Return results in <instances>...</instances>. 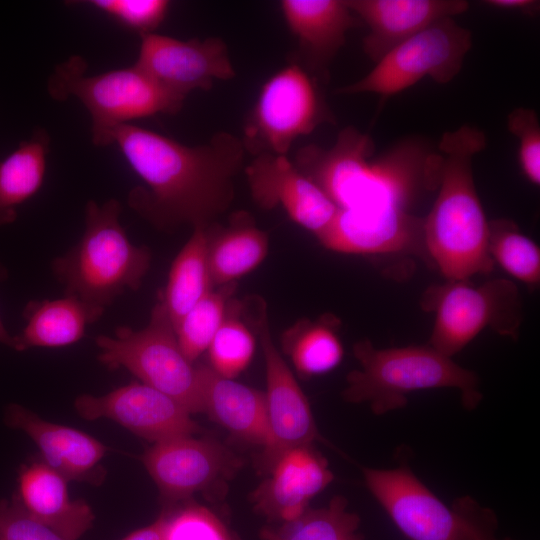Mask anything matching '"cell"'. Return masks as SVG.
Listing matches in <instances>:
<instances>
[{
	"instance_id": "6da1fadb",
	"label": "cell",
	"mask_w": 540,
	"mask_h": 540,
	"mask_svg": "<svg viewBox=\"0 0 540 540\" xmlns=\"http://www.w3.org/2000/svg\"><path fill=\"white\" fill-rule=\"evenodd\" d=\"M112 144L144 183L129 192V207L163 230L207 227L224 213L246 152L242 140L228 132L188 146L130 123L113 132Z\"/></svg>"
},
{
	"instance_id": "7a4b0ae2",
	"label": "cell",
	"mask_w": 540,
	"mask_h": 540,
	"mask_svg": "<svg viewBox=\"0 0 540 540\" xmlns=\"http://www.w3.org/2000/svg\"><path fill=\"white\" fill-rule=\"evenodd\" d=\"M293 163L338 209L407 210L438 188L442 156L422 137L410 136L375 155L373 139L353 126L342 129L334 144H309Z\"/></svg>"
},
{
	"instance_id": "3957f363",
	"label": "cell",
	"mask_w": 540,
	"mask_h": 540,
	"mask_svg": "<svg viewBox=\"0 0 540 540\" xmlns=\"http://www.w3.org/2000/svg\"><path fill=\"white\" fill-rule=\"evenodd\" d=\"M486 147V136L464 124L445 132L438 150L442 156L437 197L423 218L428 260L447 280H469L493 270L489 253V221L477 194L473 159Z\"/></svg>"
},
{
	"instance_id": "277c9868",
	"label": "cell",
	"mask_w": 540,
	"mask_h": 540,
	"mask_svg": "<svg viewBox=\"0 0 540 540\" xmlns=\"http://www.w3.org/2000/svg\"><path fill=\"white\" fill-rule=\"evenodd\" d=\"M122 206L111 198L85 205V226L78 242L52 261L64 295L106 309L127 290L140 288L151 264L146 246L133 244L120 223Z\"/></svg>"
},
{
	"instance_id": "5b68a950",
	"label": "cell",
	"mask_w": 540,
	"mask_h": 540,
	"mask_svg": "<svg viewBox=\"0 0 540 540\" xmlns=\"http://www.w3.org/2000/svg\"><path fill=\"white\" fill-rule=\"evenodd\" d=\"M353 353L360 367L348 373L343 399L368 403L375 415L405 407L409 394L426 389L456 388L469 410L482 399L478 376L430 345L380 349L365 339Z\"/></svg>"
},
{
	"instance_id": "8992f818",
	"label": "cell",
	"mask_w": 540,
	"mask_h": 540,
	"mask_svg": "<svg viewBox=\"0 0 540 540\" xmlns=\"http://www.w3.org/2000/svg\"><path fill=\"white\" fill-rule=\"evenodd\" d=\"M87 63L73 55L48 79L49 95L57 101L78 99L91 118V139L98 147L112 144L113 132L131 120L157 114H177L185 98L157 83L135 64L97 75H87Z\"/></svg>"
},
{
	"instance_id": "52a82bcc",
	"label": "cell",
	"mask_w": 540,
	"mask_h": 540,
	"mask_svg": "<svg viewBox=\"0 0 540 540\" xmlns=\"http://www.w3.org/2000/svg\"><path fill=\"white\" fill-rule=\"evenodd\" d=\"M363 475L370 493L409 540H513L498 536L494 511L470 496L447 505L406 464L363 468Z\"/></svg>"
},
{
	"instance_id": "ba28073f",
	"label": "cell",
	"mask_w": 540,
	"mask_h": 540,
	"mask_svg": "<svg viewBox=\"0 0 540 540\" xmlns=\"http://www.w3.org/2000/svg\"><path fill=\"white\" fill-rule=\"evenodd\" d=\"M95 343L99 361L108 368H125L142 383L176 400L190 414L203 413L199 367L182 352L160 300L152 308L144 328L121 326L114 336H97Z\"/></svg>"
},
{
	"instance_id": "9c48e42d",
	"label": "cell",
	"mask_w": 540,
	"mask_h": 540,
	"mask_svg": "<svg viewBox=\"0 0 540 540\" xmlns=\"http://www.w3.org/2000/svg\"><path fill=\"white\" fill-rule=\"evenodd\" d=\"M422 304L435 312L429 345L450 358L485 329L513 339L519 335L522 302L509 279H491L480 285L447 280L430 287Z\"/></svg>"
},
{
	"instance_id": "30bf717a",
	"label": "cell",
	"mask_w": 540,
	"mask_h": 540,
	"mask_svg": "<svg viewBox=\"0 0 540 540\" xmlns=\"http://www.w3.org/2000/svg\"><path fill=\"white\" fill-rule=\"evenodd\" d=\"M333 121L316 78L300 63L291 62L261 87L246 118L241 140L245 151L254 156L263 153L287 156L299 137Z\"/></svg>"
},
{
	"instance_id": "8fae6325",
	"label": "cell",
	"mask_w": 540,
	"mask_h": 540,
	"mask_svg": "<svg viewBox=\"0 0 540 540\" xmlns=\"http://www.w3.org/2000/svg\"><path fill=\"white\" fill-rule=\"evenodd\" d=\"M472 47V33L446 18L391 50L361 79L337 89L339 94L373 93L386 99L425 77L448 84L461 71Z\"/></svg>"
},
{
	"instance_id": "7c38bea8",
	"label": "cell",
	"mask_w": 540,
	"mask_h": 540,
	"mask_svg": "<svg viewBox=\"0 0 540 540\" xmlns=\"http://www.w3.org/2000/svg\"><path fill=\"white\" fill-rule=\"evenodd\" d=\"M142 461L159 490L164 507L221 485L241 465L239 458L225 446L193 435L153 443L143 454Z\"/></svg>"
},
{
	"instance_id": "4fadbf2b",
	"label": "cell",
	"mask_w": 540,
	"mask_h": 540,
	"mask_svg": "<svg viewBox=\"0 0 540 540\" xmlns=\"http://www.w3.org/2000/svg\"><path fill=\"white\" fill-rule=\"evenodd\" d=\"M260 341L266 370V410L268 440L257 467L266 476L286 451L310 446L320 437L304 392L278 351L263 310L260 316Z\"/></svg>"
},
{
	"instance_id": "5bb4252c",
	"label": "cell",
	"mask_w": 540,
	"mask_h": 540,
	"mask_svg": "<svg viewBox=\"0 0 540 540\" xmlns=\"http://www.w3.org/2000/svg\"><path fill=\"white\" fill-rule=\"evenodd\" d=\"M135 65L168 91L186 98L230 80L235 70L226 43L219 37L179 40L156 33L141 36Z\"/></svg>"
},
{
	"instance_id": "9a60e30c",
	"label": "cell",
	"mask_w": 540,
	"mask_h": 540,
	"mask_svg": "<svg viewBox=\"0 0 540 540\" xmlns=\"http://www.w3.org/2000/svg\"><path fill=\"white\" fill-rule=\"evenodd\" d=\"M74 406L84 419L109 418L153 443L199 431L181 404L142 382H131L102 396L82 394Z\"/></svg>"
},
{
	"instance_id": "2e32d148",
	"label": "cell",
	"mask_w": 540,
	"mask_h": 540,
	"mask_svg": "<svg viewBox=\"0 0 540 540\" xmlns=\"http://www.w3.org/2000/svg\"><path fill=\"white\" fill-rule=\"evenodd\" d=\"M317 238L325 248L338 253L415 254L428 260L423 218L397 208L338 209Z\"/></svg>"
},
{
	"instance_id": "e0dca14e",
	"label": "cell",
	"mask_w": 540,
	"mask_h": 540,
	"mask_svg": "<svg viewBox=\"0 0 540 540\" xmlns=\"http://www.w3.org/2000/svg\"><path fill=\"white\" fill-rule=\"evenodd\" d=\"M245 173L252 198L259 207H281L292 221L316 237L337 213L335 204L286 155H256Z\"/></svg>"
},
{
	"instance_id": "ac0fdd59",
	"label": "cell",
	"mask_w": 540,
	"mask_h": 540,
	"mask_svg": "<svg viewBox=\"0 0 540 540\" xmlns=\"http://www.w3.org/2000/svg\"><path fill=\"white\" fill-rule=\"evenodd\" d=\"M266 476L252 493L251 502L270 524L302 515L310 500L334 478L326 459L312 445L283 453Z\"/></svg>"
},
{
	"instance_id": "d6986e66",
	"label": "cell",
	"mask_w": 540,
	"mask_h": 540,
	"mask_svg": "<svg viewBox=\"0 0 540 540\" xmlns=\"http://www.w3.org/2000/svg\"><path fill=\"white\" fill-rule=\"evenodd\" d=\"M369 29L362 41L366 56L379 62L402 42L446 18L465 13V0H346Z\"/></svg>"
},
{
	"instance_id": "ffe728a7",
	"label": "cell",
	"mask_w": 540,
	"mask_h": 540,
	"mask_svg": "<svg viewBox=\"0 0 540 540\" xmlns=\"http://www.w3.org/2000/svg\"><path fill=\"white\" fill-rule=\"evenodd\" d=\"M288 29L298 42L300 63L314 78H326L348 31L360 24L346 0H282Z\"/></svg>"
},
{
	"instance_id": "44dd1931",
	"label": "cell",
	"mask_w": 540,
	"mask_h": 540,
	"mask_svg": "<svg viewBox=\"0 0 540 540\" xmlns=\"http://www.w3.org/2000/svg\"><path fill=\"white\" fill-rule=\"evenodd\" d=\"M5 423L25 432L38 446L47 466L66 480H92L107 448L80 430L48 422L18 404L5 410Z\"/></svg>"
},
{
	"instance_id": "7402d4cb",
	"label": "cell",
	"mask_w": 540,
	"mask_h": 540,
	"mask_svg": "<svg viewBox=\"0 0 540 540\" xmlns=\"http://www.w3.org/2000/svg\"><path fill=\"white\" fill-rule=\"evenodd\" d=\"M68 480L44 462L23 465L18 497L24 508L66 540H77L93 525L95 516L84 500H71Z\"/></svg>"
},
{
	"instance_id": "603a6c76",
	"label": "cell",
	"mask_w": 540,
	"mask_h": 540,
	"mask_svg": "<svg viewBox=\"0 0 540 540\" xmlns=\"http://www.w3.org/2000/svg\"><path fill=\"white\" fill-rule=\"evenodd\" d=\"M204 413L238 440L264 447L268 440L265 393L200 365Z\"/></svg>"
},
{
	"instance_id": "cb8c5ba5",
	"label": "cell",
	"mask_w": 540,
	"mask_h": 540,
	"mask_svg": "<svg viewBox=\"0 0 540 540\" xmlns=\"http://www.w3.org/2000/svg\"><path fill=\"white\" fill-rule=\"evenodd\" d=\"M104 309L73 296L54 300H31L24 310L25 326L14 336V350L31 347H63L83 338L86 328L95 323Z\"/></svg>"
},
{
	"instance_id": "d4e9b609",
	"label": "cell",
	"mask_w": 540,
	"mask_h": 540,
	"mask_svg": "<svg viewBox=\"0 0 540 540\" xmlns=\"http://www.w3.org/2000/svg\"><path fill=\"white\" fill-rule=\"evenodd\" d=\"M49 148V134L37 128L0 162V227L13 223L18 207L42 187Z\"/></svg>"
},
{
	"instance_id": "484cf974",
	"label": "cell",
	"mask_w": 540,
	"mask_h": 540,
	"mask_svg": "<svg viewBox=\"0 0 540 540\" xmlns=\"http://www.w3.org/2000/svg\"><path fill=\"white\" fill-rule=\"evenodd\" d=\"M207 227L193 233L174 259L160 297L174 329L181 319L212 289L208 264Z\"/></svg>"
},
{
	"instance_id": "4316f807",
	"label": "cell",
	"mask_w": 540,
	"mask_h": 540,
	"mask_svg": "<svg viewBox=\"0 0 540 540\" xmlns=\"http://www.w3.org/2000/svg\"><path fill=\"white\" fill-rule=\"evenodd\" d=\"M267 234L246 213H238L215 240L209 238L212 285L226 286L255 269L268 253Z\"/></svg>"
},
{
	"instance_id": "83f0119b",
	"label": "cell",
	"mask_w": 540,
	"mask_h": 540,
	"mask_svg": "<svg viewBox=\"0 0 540 540\" xmlns=\"http://www.w3.org/2000/svg\"><path fill=\"white\" fill-rule=\"evenodd\" d=\"M359 516L348 510L342 496L333 497L326 507L308 508L294 520L268 523L259 534L260 540H361Z\"/></svg>"
},
{
	"instance_id": "f1b7e54d",
	"label": "cell",
	"mask_w": 540,
	"mask_h": 540,
	"mask_svg": "<svg viewBox=\"0 0 540 540\" xmlns=\"http://www.w3.org/2000/svg\"><path fill=\"white\" fill-rule=\"evenodd\" d=\"M335 325L328 319L303 320L284 333L283 349L298 373L307 377L324 374L341 362L344 350Z\"/></svg>"
},
{
	"instance_id": "f546056e",
	"label": "cell",
	"mask_w": 540,
	"mask_h": 540,
	"mask_svg": "<svg viewBox=\"0 0 540 540\" xmlns=\"http://www.w3.org/2000/svg\"><path fill=\"white\" fill-rule=\"evenodd\" d=\"M489 253L508 274L528 286L540 283V249L508 219L489 221Z\"/></svg>"
},
{
	"instance_id": "4dcf8cb0",
	"label": "cell",
	"mask_w": 540,
	"mask_h": 540,
	"mask_svg": "<svg viewBox=\"0 0 540 540\" xmlns=\"http://www.w3.org/2000/svg\"><path fill=\"white\" fill-rule=\"evenodd\" d=\"M231 285L211 290L179 322L175 333L186 358L194 363L207 351L214 335L228 313Z\"/></svg>"
},
{
	"instance_id": "1f68e13d",
	"label": "cell",
	"mask_w": 540,
	"mask_h": 540,
	"mask_svg": "<svg viewBox=\"0 0 540 540\" xmlns=\"http://www.w3.org/2000/svg\"><path fill=\"white\" fill-rule=\"evenodd\" d=\"M207 351L209 366L219 375L234 379L251 362L255 352V338L245 323L228 309Z\"/></svg>"
},
{
	"instance_id": "d6a6232c",
	"label": "cell",
	"mask_w": 540,
	"mask_h": 540,
	"mask_svg": "<svg viewBox=\"0 0 540 540\" xmlns=\"http://www.w3.org/2000/svg\"><path fill=\"white\" fill-rule=\"evenodd\" d=\"M163 510L164 540H234L225 523L205 506L186 500Z\"/></svg>"
},
{
	"instance_id": "836d02e7",
	"label": "cell",
	"mask_w": 540,
	"mask_h": 540,
	"mask_svg": "<svg viewBox=\"0 0 540 540\" xmlns=\"http://www.w3.org/2000/svg\"><path fill=\"white\" fill-rule=\"evenodd\" d=\"M84 3L114 18L140 36L154 33L165 20L170 8L167 0H91Z\"/></svg>"
},
{
	"instance_id": "e575fe53",
	"label": "cell",
	"mask_w": 540,
	"mask_h": 540,
	"mask_svg": "<svg viewBox=\"0 0 540 540\" xmlns=\"http://www.w3.org/2000/svg\"><path fill=\"white\" fill-rule=\"evenodd\" d=\"M507 127L518 139L521 169L534 185L540 184V123L534 109L519 107L507 118Z\"/></svg>"
},
{
	"instance_id": "d590c367",
	"label": "cell",
	"mask_w": 540,
	"mask_h": 540,
	"mask_svg": "<svg viewBox=\"0 0 540 540\" xmlns=\"http://www.w3.org/2000/svg\"><path fill=\"white\" fill-rule=\"evenodd\" d=\"M0 540H66L34 518L16 494L0 500Z\"/></svg>"
},
{
	"instance_id": "8d00e7d4",
	"label": "cell",
	"mask_w": 540,
	"mask_h": 540,
	"mask_svg": "<svg viewBox=\"0 0 540 540\" xmlns=\"http://www.w3.org/2000/svg\"><path fill=\"white\" fill-rule=\"evenodd\" d=\"M166 519V512L162 510L154 522L133 531L122 540H164Z\"/></svg>"
},
{
	"instance_id": "74e56055",
	"label": "cell",
	"mask_w": 540,
	"mask_h": 540,
	"mask_svg": "<svg viewBox=\"0 0 540 540\" xmlns=\"http://www.w3.org/2000/svg\"><path fill=\"white\" fill-rule=\"evenodd\" d=\"M482 3L501 10L520 11L535 16L539 12L540 2L535 0H486Z\"/></svg>"
},
{
	"instance_id": "f35d334b",
	"label": "cell",
	"mask_w": 540,
	"mask_h": 540,
	"mask_svg": "<svg viewBox=\"0 0 540 540\" xmlns=\"http://www.w3.org/2000/svg\"><path fill=\"white\" fill-rule=\"evenodd\" d=\"M8 277V271L3 263L0 261V282ZM0 343L14 348V336H11L2 322L0 316Z\"/></svg>"
}]
</instances>
